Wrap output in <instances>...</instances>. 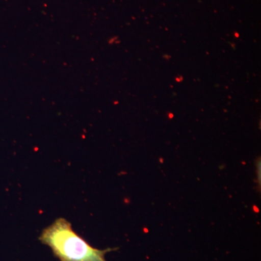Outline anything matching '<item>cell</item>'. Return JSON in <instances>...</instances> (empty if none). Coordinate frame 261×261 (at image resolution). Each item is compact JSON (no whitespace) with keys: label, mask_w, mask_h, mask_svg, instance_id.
Masks as SVG:
<instances>
[{"label":"cell","mask_w":261,"mask_h":261,"mask_svg":"<svg viewBox=\"0 0 261 261\" xmlns=\"http://www.w3.org/2000/svg\"><path fill=\"white\" fill-rule=\"evenodd\" d=\"M39 240L51 249L61 261H107L112 249L98 250L79 236L66 219L60 218L43 230Z\"/></svg>","instance_id":"1"}]
</instances>
